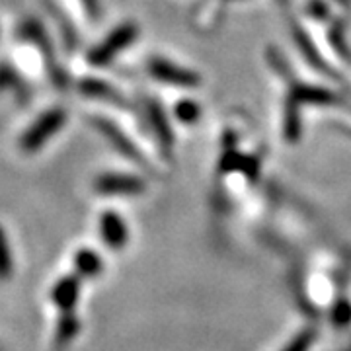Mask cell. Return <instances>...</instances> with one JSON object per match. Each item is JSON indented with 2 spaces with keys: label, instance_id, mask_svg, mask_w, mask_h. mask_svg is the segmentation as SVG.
<instances>
[{
  "label": "cell",
  "instance_id": "277c9868",
  "mask_svg": "<svg viewBox=\"0 0 351 351\" xmlns=\"http://www.w3.org/2000/svg\"><path fill=\"white\" fill-rule=\"evenodd\" d=\"M100 234L104 242L113 250H121L127 244V239H129L123 219L113 211H108L100 217Z\"/></svg>",
  "mask_w": 351,
  "mask_h": 351
},
{
  "label": "cell",
  "instance_id": "8fae6325",
  "mask_svg": "<svg viewBox=\"0 0 351 351\" xmlns=\"http://www.w3.org/2000/svg\"><path fill=\"white\" fill-rule=\"evenodd\" d=\"M84 4H86V8L90 12H94L96 10V0H84Z\"/></svg>",
  "mask_w": 351,
  "mask_h": 351
},
{
  "label": "cell",
  "instance_id": "52a82bcc",
  "mask_svg": "<svg viewBox=\"0 0 351 351\" xmlns=\"http://www.w3.org/2000/svg\"><path fill=\"white\" fill-rule=\"evenodd\" d=\"M75 267L78 276L96 277L100 276V271L104 269V262H101V258L94 250L82 248V250L76 252Z\"/></svg>",
  "mask_w": 351,
  "mask_h": 351
},
{
  "label": "cell",
  "instance_id": "ba28073f",
  "mask_svg": "<svg viewBox=\"0 0 351 351\" xmlns=\"http://www.w3.org/2000/svg\"><path fill=\"white\" fill-rule=\"evenodd\" d=\"M14 274V254L8 234L0 226V281L10 279Z\"/></svg>",
  "mask_w": 351,
  "mask_h": 351
},
{
  "label": "cell",
  "instance_id": "3957f363",
  "mask_svg": "<svg viewBox=\"0 0 351 351\" xmlns=\"http://www.w3.org/2000/svg\"><path fill=\"white\" fill-rule=\"evenodd\" d=\"M96 189L104 195H133L145 189V184L135 176L106 174L96 180Z\"/></svg>",
  "mask_w": 351,
  "mask_h": 351
},
{
  "label": "cell",
  "instance_id": "30bf717a",
  "mask_svg": "<svg viewBox=\"0 0 351 351\" xmlns=\"http://www.w3.org/2000/svg\"><path fill=\"white\" fill-rule=\"evenodd\" d=\"M308 346H311V334H301V338L295 339L291 343V348H287L285 351H306Z\"/></svg>",
  "mask_w": 351,
  "mask_h": 351
},
{
  "label": "cell",
  "instance_id": "7a4b0ae2",
  "mask_svg": "<svg viewBox=\"0 0 351 351\" xmlns=\"http://www.w3.org/2000/svg\"><path fill=\"white\" fill-rule=\"evenodd\" d=\"M135 36H137V27H135V25H131V24L121 25L119 29L112 32L104 43L96 45L94 49L90 51L88 61H90L92 64H96V66L108 64L110 61H112L113 57L119 53V51L125 49L127 45L135 39Z\"/></svg>",
  "mask_w": 351,
  "mask_h": 351
},
{
  "label": "cell",
  "instance_id": "8992f818",
  "mask_svg": "<svg viewBox=\"0 0 351 351\" xmlns=\"http://www.w3.org/2000/svg\"><path fill=\"white\" fill-rule=\"evenodd\" d=\"M151 73L164 82H174V84H193L195 82V76L189 73H182V69L170 64L168 61H160V59L151 61Z\"/></svg>",
  "mask_w": 351,
  "mask_h": 351
},
{
  "label": "cell",
  "instance_id": "5b68a950",
  "mask_svg": "<svg viewBox=\"0 0 351 351\" xmlns=\"http://www.w3.org/2000/svg\"><path fill=\"white\" fill-rule=\"evenodd\" d=\"M80 295V281L75 276L63 277L61 281H57V285L51 291V301L57 304V308L61 313H73L75 304Z\"/></svg>",
  "mask_w": 351,
  "mask_h": 351
},
{
  "label": "cell",
  "instance_id": "9c48e42d",
  "mask_svg": "<svg viewBox=\"0 0 351 351\" xmlns=\"http://www.w3.org/2000/svg\"><path fill=\"white\" fill-rule=\"evenodd\" d=\"M76 332H78V320H76L75 313H63L59 324H57V330H55V341L59 346H66L75 338Z\"/></svg>",
  "mask_w": 351,
  "mask_h": 351
},
{
  "label": "cell",
  "instance_id": "6da1fadb",
  "mask_svg": "<svg viewBox=\"0 0 351 351\" xmlns=\"http://www.w3.org/2000/svg\"><path fill=\"white\" fill-rule=\"evenodd\" d=\"M66 121V112L63 108H53L49 112H45L38 121H34L29 129L25 131L20 138V147L25 152H38L49 138H53Z\"/></svg>",
  "mask_w": 351,
  "mask_h": 351
}]
</instances>
